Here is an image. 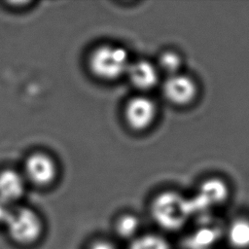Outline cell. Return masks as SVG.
<instances>
[{"instance_id":"8","label":"cell","mask_w":249,"mask_h":249,"mask_svg":"<svg viewBox=\"0 0 249 249\" xmlns=\"http://www.w3.org/2000/svg\"><path fill=\"white\" fill-rule=\"evenodd\" d=\"M24 178L17 171L6 169L0 172V200L11 204L24 193Z\"/></svg>"},{"instance_id":"7","label":"cell","mask_w":249,"mask_h":249,"mask_svg":"<svg viewBox=\"0 0 249 249\" xmlns=\"http://www.w3.org/2000/svg\"><path fill=\"white\" fill-rule=\"evenodd\" d=\"M131 84L139 89H150L154 88L159 81V72L157 67L147 60H139L130 63L126 72Z\"/></svg>"},{"instance_id":"14","label":"cell","mask_w":249,"mask_h":249,"mask_svg":"<svg viewBox=\"0 0 249 249\" xmlns=\"http://www.w3.org/2000/svg\"><path fill=\"white\" fill-rule=\"evenodd\" d=\"M13 210L10 208V204H7L0 200V224H7L11 217Z\"/></svg>"},{"instance_id":"3","label":"cell","mask_w":249,"mask_h":249,"mask_svg":"<svg viewBox=\"0 0 249 249\" xmlns=\"http://www.w3.org/2000/svg\"><path fill=\"white\" fill-rule=\"evenodd\" d=\"M187 210V203L176 194H162L153 204L155 220L165 229L180 227L185 220Z\"/></svg>"},{"instance_id":"4","label":"cell","mask_w":249,"mask_h":249,"mask_svg":"<svg viewBox=\"0 0 249 249\" xmlns=\"http://www.w3.org/2000/svg\"><path fill=\"white\" fill-rule=\"evenodd\" d=\"M157 117L156 103L146 96H135L125 105L124 118L134 130H144L152 125Z\"/></svg>"},{"instance_id":"2","label":"cell","mask_w":249,"mask_h":249,"mask_svg":"<svg viewBox=\"0 0 249 249\" xmlns=\"http://www.w3.org/2000/svg\"><path fill=\"white\" fill-rule=\"evenodd\" d=\"M6 228L11 239L23 246L36 243L43 234V222L32 209L21 207L13 210Z\"/></svg>"},{"instance_id":"15","label":"cell","mask_w":249,"mask_h":249,"mask_svg":"<svg viewBox=\"0 0 249 249\" xmlns=\"http://www.w3.org/2000/svg\"><path fill=\"white\" fill-rule=\"evenodd\" d=\"M89 249H118L117 246L109 240L98 239L90 244Z\"/></svg>"},{"instance_id":"9","label":"cell","mask_w":249,"mask_h":249,"mask_svg":"<svg viewBox=\"0 0 249 249\" xmlns=\"http://www.w3.org/2000/svg\"><path fill=\"white\" fill-rule=\"evenodd\" d=\"M229 243L236 249L249 248V221L238 219L230 225L228 230Z\"/></svg>"},{"instance_id":"6","label":"cell","mask_w":249,"mask_h":249,"mask_svg":"<svg viewBox=\"0 0 249 249\" xmlns=\"http://www.w3.org/2000/svg\"><path fill=\"white\" fill-rule=\"evenodd\" d=\"M162 91L169 102L182 106L194 100L196 95V85L190 77L175 74L165 80Z\"/></svg>"},{"instance_id":"1","label":"cell","mask_w":249,"mask_h":249,"mask_svg":"<svg viewBox=\"0 0 249 249\" xmlns=\"http://www.w3.org/2000/svg\"><path fill=\"white\" fill-rule=\"evenodd\" d=\"M91 72L103 80H115L127 72L130 65L126 51L119 46L103 45L89 56Z\"/></svg>"},{"instance_id":"10","label":"cell","mask_w":249,"mask_h":249,"mask_svg":"<svg viewBox=\"0 0 249 249\" xmlns=\"http://www.w3.org/2000/svg\"><path fill=\"white\" fill-rule=\"evenodd\" d=\"M128 249H171L166 238L157 233L138 234L130 240Z\"/></svg>"},{"instance_id":"13","label":"cell","mask_w":249,"mask_h":249,"mask_svg":"<svg viewBox=\"0 0 249 249\" xmlns=\"http://www.w3.org/2000/svg\"><path fill=\"white\" fill-rule=\"evenodd\" d=\"M159 62L160 69L172 76L177 74V71L181 66V57L175 52L168 51L161 53Z\"/></svg>"},{"instance_id":"11","label":"cell","mask_w":249,"mask_h":249,"mask_svg":"<svg viewBox=\"0 0 249 249\" xmlns=\"http://www.w3.org/2000/svg\"><path fill=\"white\" fill-rule=\"evenodd\" d=\"M140 222L134 215L126 214L121 216L116 223V231L119 236L132 240L138 235Z\"/></svg>"},{"instance_id":"5","label":"cell","mask_w":249,"mask_h":249,"mask_svg":"<svg viewBox=\"0 0 249 249\" xmlns=\"http://www.w3.org/2000/svg\"><path fill=\"white\" fill-rule=\"evenodd\" d=\"M26 178L34 185L45 187L52 184L57 174L56 163L45 153H35L28 157L24 165Z\"/></svg>"},{"instance_id":"12","label":"cell","mask_w":249,"mask_h":249,"mask_svg":"<svg viewBox=\"0 0 249 249\" xmlns=\"http://www.w3.org/2000/svg\"><path fill=\"white\" fill-rule=\"evenodd\" d=\"M202 196L207 202H220L227 196L226 185L219 180H210L202 186Z\"/></svg>"}]
</instances>
